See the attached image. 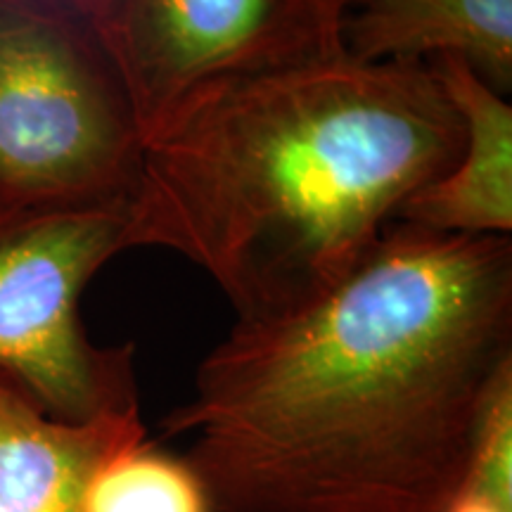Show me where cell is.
Returning a JSON list of instances; mask_svg holds the SVG:
<instances>
[{"mask_svg": "<svg viewBox=\"0 0 512 512\" xmlns=\"http://www.w3.org/2000/svg\"><path fill=\"white\" fill-rule=\"evenodd\" d=\"M512 363V240L392 221L311 302L235 320L166 415L216 512H432Z\"/></svg>", "mask_w": 512, "mask_h": 512, "instance_id": "1", "label": "cell"}, {"mask_svg": "<svg viewBox=\"0 0 512 512\" xmlns=\"http://www.w3.org/2000/svg\"><path fill=\"white\" fill-rule=\"evenodd\" d=\"M430 64L344 50L207 88L143 143L131 245L185 256L238 320L330 290L463 150Z\"/></svg>", "mask_w": 512, "mask_h": 512, "instance_id": "2", "label": "cell"}, {"mask_svg": "<svg viewBox=\"0 0 512 512\" xmlns=\"http://www.w3.org/2000/svg\"><path fill=\"white\" fill-rule=\"evenodd\" d=\"M145 133L91 19L0 0V202L131 200Z\"/></svg>", "mask_w": 512, "mask_h": 512, "instance_id": "3", "label": "cell"}, {"mask_svg": "<svg viewBox=\"0 0 512 512\" xmlns=\"http://www.w3.org/2000/svg\"><path fill=\"white\" fill-rule=\"evenodd\" d=\"M131 247L128 197L0 202V373L55 418L140 408L133 347L95 344L79 311L93 275Z\"/></svg>", "mask_w": 512, "mask_h": 512, "instance_id": "4", "label": "cell"}, {"mask_svg": "<svg viewBox=\"0 0 512 512\" xmlns=\"http://www.w3.org/2000/svg\"><path fill=\"white\" fill-rule=\"evenodd\" d=\"M95 27L145 138L216 83L342 50L318 0H110Z\"/></svg>", "mask_w": 512, "mask_h": 512, "instance_id": "5", "label": "cell"}, {"mask_svg": "<svg viewBox=\"0 0 512 512\" xmlns=\"http://www.w3.org/2000/svg\"><path fill=\"white\" fill-rule=\"evenodd\" d=\"M430 69L463 124V150L446 174L401 204L394 221L441 235L510 238V102L456 57H437Z\"/></svg>", "mask_w": 512, "mask_h": 512, "instance_id": "6", "label": "cell"}, {"mask_svg": "<svg viewBox=\"0 0 512 512\" xmlns=\"http://www.w3.org/2000/svg\"><path fill=\"white\" fill-rule=\"evenodd\" d=\"M147 439L140 408L69 422L0 373V512H83L98 467Z\"/></svg>", "mask_w": 512, "mask_h": 512, "instance_id": "7", "label": "cell"}, {"mask_svg": "<svg viewBox=\"0 0 512 512\" xmlns=\"http://www.w3.org/2000/svg\"><path fill=\"white\" fill-rule=\"evenodd\" d=\"M339 43L361 62L456 57L496 91L512 86V0H351Z\"/></svg>", "mask_w": 512, "mask_h": 512, "instance_id": "8", "label": "cell"}, {"mask_svg": "<svg viewBox=\"0 0 512 512\" xmlns=\"http://www.w3.org/2000/svg\"><path fill=\"white\" fill-rule=\"evenodd\" d=\"M83 512H214V505L185 458L140 439L98 467Z\"/></svg>", "mask_w": 512, "mask_h": 512, "instance_id": "9", "label": "cell"}, {"mask_svg": "<svg viewBox=\"0 0 512 512\" xmlns=\"http://www.w3.org/2000/svg\"><path fill=\"white\" fill-rule=\"evenodd\" d=\"M432 512H512V363L491 384L463 470Z\"/></svg>", "mask_w": 512, "mask_h": 512, "instance_id": "10", "label": "cell"}, {"mask_svg": "<svg viewBox=\"0 0 512 512\" xmlns=\"http://www.w3.org/2000/svg\"><path fill=\"white\" fill-rule=\"evenodd\" d=\"M38 3L53 5V8L74 12V15H81L91 22H98L102 12H105L110 0H38Z\"/></svg>", "mask_w": 512, "mask_h": 512, "instance_id": "11", "label": "cell"}, {"mask_svg": "<svg viewBox=\"0 0 512 512\" xmlns=\"http://www.w3.org/2000/svg\"><path fill=\"white\" fill-rule=\"evenodd\" d=\"M318 3H320V10H323L325 19H328L330 29L335 31L339 38V22H342L344 12H347L351 0H318Z\"/></svg>", "mask_w": 512, "mask_h": 512, "instance_id": "12", "label": "cell"}]
</instances>
